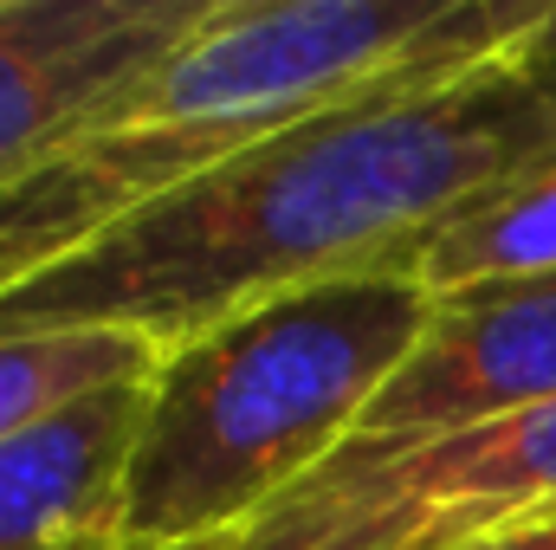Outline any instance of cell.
Segmentation results:
<instances>
[{"label":"cell","mask_w":556,"mask_h":550,"mask_svg":"<svg viewBox=\"0 0 556 550\" xmlns=\"http://www.w3.org/2000/svg\"><path fill=\"white\" fill-rule=\"evenodd\" d=\"M556 168V98L511 52L343 98L227 155L52 273L0 291L7 337L124 330L155 357L343 273H408L466 208Z\"/></svg>","instance_id":"obj_1"},{"label":"cell","mask_w":556,"mask_h":550,"mask_svg":"<svg viewBox=\"0 0 556 550\" xmlns=\"http://www.w3.org/2000/svg\"><path fill=\"white\" fill-rule=\"evenodd\" d=\"M551 0H220L104 117L0 182V291L343 98L505 59Z\"/></svg>","instance_id":"obj_2"},{"label":"cell","mask_w":556,"mask_h":550,"mask_svg":"<svg viewBox=\"0 0 556 550\" xmlns=\"http://www.w3.org/2000/svg\"><path fill=\"white\" fill-rule=\"evenodd\" d=\"M427 324L433 291L415 273H343L168 350L130 453L124 550L247 538L363 434Z\"/></svg>","instance_id":"obj_3"},{"label":"cell","mask_w":556,"mask_h":550,"mask_svg":"<svg viewBox=\"0 0 556 550\" xmlns=\"http://www.w3.org/2000/svg\"><path fill=\"white\" fill-rule=\"evenodd\" d=\"M556 512V402L427 440H350L247 532V550H466Z\"/></svg>","instance_id":"obj_4"},{"label":"cell","mask_w":556,"mask_h":550,"mask_svg":"<svg viewBox=\"0 0 556 550\" xmlns=\"http://www.w3.org/2000/svg\"><path fill=\"white\" fill-rule=\"evenodd\" d=\"M220 0H0V182L168 65Z\"/></svg>","instance_id":"obj_5"},{"label":"cell","mask_w":556,"mask_h":550,"mask_svg":"<svg viewBox=\"0 0 556 550\" xmlns=\"http://www.w3.org/2000/svg\"><path fill=\"white\" fill-rule=\"evenodd\" d=\"M556 402V273L433 298V324L356 440H427Z\"/></svg>","instance_id":"obj_6"},{"label":"cell","mask_w":556,"mask_h":550,"mask_svg":"<svg viewBox=\"0 0 556 550\" xmlns=\"http://www.w3.org/2000/svg\"><path fill=\"white\" fill-rule=\"evenodd\" d=\"M155 370L0 440V550H124V486Z\"/></svg>","instance_id":"obj_7"},{"label":"cell","mask_w":556,"mask_h":550,"mask_svg":"<svg viewBox=\"0 0 556 550\" xmlns=\"http://www.w3.org/2000/svg\"><path fill=\"white\" fill-rule=\"evenodd\" d=\"M408 273L433 298L556 273V168L531 175V182H511L505 195H492V201L466 208L459 221H446L408 260Z\"/></svg>","instance_id":"obj_8"},{"label":"cell","mask_w":556,"mask_h":550,"mask_svg":"<svg viewBox=\"0 0 556 550\" xmlns=\"http://www.w3.org/2000/svg\"><path fill=\"white\" fill-rule=\"evenodd\" d=\"M155 343L124 330H59V337H7L0 343V440L33 427L39 414L65 409L104 383L155 370Z\"/></svg>","instance_id":"obj_9"},{"label":"cell","mask_w":556,"mask_h":550,"mask_svg":"<svg viewBox=\"0 0 556 550\" xmlns=\"http://www.w3.org/2000/svg\"><path fill=\"white\" fill-rule=\"evenodd\" d=\"M511 65H518L538 91H551V98H556V0L544 7V20L511 46Z\"/></svg>","instance_id":"obj_10"},{"label":"cell","mask_w":556,"mask_h":550,"mask_svg":"<svg viewBox=\"0 0 556 550\" xmlns=\"http://www.w3.org/2000/svg\"><path fill=\"white\" fill-rule=\"evenodd\" d=\"M466 550H556V512L525 518V525H505V532H492V538H479V545H466Z\"/></svg>","instance_id":"obj_11"},{"label":"cell","mask_w":556,"mask_h":550,"mask_svg":"<svg viewBox=\"0 0 556 550\" xmlns=\"http://www.w3.org/2000/svg\"><path fill=\"white\" fill-rule=\"evenodd\" d=\"M181 550H247V538H207V545H181Z\"/></svg>","instance_id":"obj_12"}]
</instances>
